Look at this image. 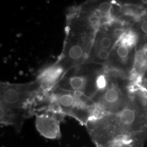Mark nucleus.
<instances>
[{
    "label": "nucleus",
    "instance_id": "6",
    "mask_svg": "<svg viewBox=\"0 0 147 147\" xmlns=\"http://www.w3.org/2000/svg\"><path fill=\"white\" fill-rule=\"evenodd\" d=\"M147 137V131L121 137L106 147H144Z\"/></svg>",
    "mask_w": 147,
    "mask_h": 147
},
{
    "label": "nucleus",
    "instance_id": "9",
    "mask_svg": "<svg viewBox=\"0 0 147 147\" xmlns=\"http://www.w3.org/2000/svg\"><path fill=\"white\" fill-rule=\"evenodd\" d=\"M141 28V30L142 32L144 34H147V20H144L142 22Z\"/></svg>",
    "mask_w": 147,
    "mask_h": 147
},
{
    "label": "nucleus",
    "instance_id": "1",
    "mask_svg": "<svg viewBox=\"0 0 147 147\" xmlns=\"http://www.w3.org/2000/svg\"><path fill=\"white\" fill-rule=\"evenodd\" d=\"M96 32L87 21L69 11L63 50L56 62L65 73L86 62Z\"/></svg>",
    "mask_w": 147,
    "mask_h": 147
},
{
    "label": "nucleus",
    "instance_id": "4",
    "mask_svg": "<svg viewBox=\"0 0 147 147\" xmlns=\"http://www.w3.org/2000/svg\"><path fill=\"white\" fill-rule=\"evenodd\" d=\"M64 115L55 111L48 110L36 115V127L42 136L51 140L61 137L60 124Z\"/></svg>",
    "mask_w": 147,
    "mask_h": 147
},
{
    "label": "nucleus",
    "instance_id": "2",
    "mask_svg": "<svg viewBox=\"0 0 147 147\" xmlns=\"http://www.w3.org/2000/svg\"><path fill=\"white\" fill-rule=\"evenodd\" d=\"M1 106L25 111L32 116V107L36 97L44 89L37 80L25 84L1 82Z\"/></svg>",
    "mask_w": 147,
    "mask_h": 147
},
{
    "label": "nucleus",
    "instance_id": "5",
    "mask_svg": "<svg viewBox=\"0 0 147 147\" xmlns=\"http://www.w3.org/2000/svg\"><path fill=\"white\" fill-rule=\"evenodd\" d=\"M65 74L64 69L55 62L42 69L38 74L36 80L44 90H50L57 85Z\"/></svg>",
    "mask_w": 147,
    "mask_h": 147
},
{
    "label": "nucleus",
    "instance_id": "7",
    "mask_svg": "<svg viewBox=\"0 0 147 147\" xmlns=\"http://www.w3.org/2000/svg\"><path fill=\"white\" fill-rule=\"evenodd\" d=\"M114 44L113 37L106 33L98 30L96 33L92 48L102 49L111 51L110 50Z\"/></svg>",
    "mask_w": 147,
    "mask_h": 147
},
{
    "label": "nucleus",
    "instance_id": "8",
    "mask_svg": "<svg viewBox=\"0 0 147 147\" xmlns=\"http://www.w3.org/2000/svg\"><path fill=\"white\" fill-rule=\"evenodd\" d=\"M130 52V47L123 44L121 42H118V45L115 47V53L116 56L121 61H125L129 56Z\"/></svg>",
    "mask_w": 147,
    "mask_h": 147
},
{
    "label": "nucleus",
    "instance_id": "3",
    "mask_svg": "<svg viewBox=\"0 0 147 147\" xmlns=\"http://www.w3.org/2000/svg\"><path fill=\"white\" fill-rule=\"evenodd\" d=\"M85 63L69 70L56 87L71 92H78L93 99L98 93L96 81L98 76Z\"/></svg>",
    "mask_w": 147,
    "mask_h": 147
},
{
    "label": "nucleus",
    "instance_id": "10",
    "mask_svg": "<svg viewBox=\"0 0 147 147\" xmlns=\"http://www.w3.org/2000/svg\"><path fill=\"white\" fill-rule=\"evenodd\" d=\"M143 56H144V58H146L147 59V46L143 51Z\"/></svg>",
    "mask_w": 147,
    "mask_h": 147
}]
</instances>
